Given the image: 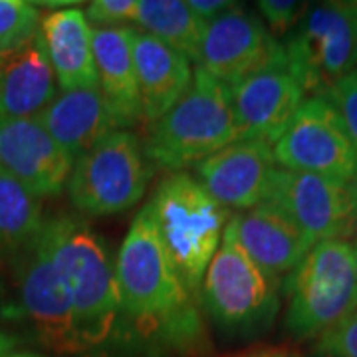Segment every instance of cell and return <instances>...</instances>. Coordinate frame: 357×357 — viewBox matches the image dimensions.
Returning a JSON list of instances; mask_svg holds the SVG:
<instances>
[{
  "mask_svg": "<svg viewBox=\"0 0 357 357\" xmlns=\"http://www.w3.org/2000/svg\"><path fill=\"white\" fill-rule=\"evenodd\" d=\"M119 314L151 344L189 349L201 342L195 300L178 278L147 203L133 218L115 264Z\"/></svg>",
  "mask_w": 357,
  "mask_h": 357,
  "instance_id": "obj_1",
  "label": "cell"
},
{
  "mask_svg": "<svg viewBox=\"0 0 357 357\" xmlns=\"http://www.w3.org/2000/svg\"><path fill=\"white\" fill-rule=\"evenodd\" d=\"M42 238L72 304L82 344L86 349L103 344L119 319V286L107 246L82 218L68 215L46 220Z\"/></svg>",
  "mask_w": 357,
  "mask_h": 357,
  "instance_id": "obj_2",
  "label": "cell"
},
{
  "mask_svg": "<svg viewBox=\"0 0 357 357\" xmlns=\"http://www.w3.org/2000/svg\"><path fill=\"white\" fill-rule=\"evenodd\" d=\"M234 141L232 91L197 68L185 96L151 123L143 151L153 167L178 173Z\"/></svg>",
  "mask_w": 357,
  "mask_h": 357,
  "instance_id": "obj_3",
  "label": "cell"
},
{
  "mask_svg": "<svg viewBox=\"0 0 357 357\" xmlns=\"http://www.w3.org/2000/svg\"><path fill=\"white\" fill-rule=\"evenodd\" d=\"M149 204L178 278L191 296L199 294L206 268L222 243L229 211L185 171L167 175Z\"/></svg>",
  "mask_w": 357,
  "mask_h": 357,
  "instance_id": "obj_4",
  "label": "cell"
},
{
  "mask_svg": "<svg viewBox=\"0 0 357 357\" xmlns=\"http://www.w3.org/2000/svg\"><path fill=\"white\" fill-rule=\"evenodd\" d=\"M286 328L298 340H318L357 310V280L351 241H321L288 274Z\"/></svg>",
  "mask_w": 357,
  "mask_h": 357,
  "instance_id": "obj_5",
  "label": "cell"
},
{
  "mask_svg": "<svg viewBox=\"0 0 357 357\" xmlns=\"http://www.w3.org/2000/svg\"><path fill=\"white\" fill-rule=\"evenodd\" d=\"M151 175L143 141L128 129H115L74 161L66 189L79 213L109 217L139 203Z\"/></svg>",
  "mask_w": 357,
  "mask_h": 357,
  "instance_id": "obj_6",
  "label": "cell"
},
{
  "mask_svg": "<svg viewBox=\"0 0 357 357\" xmlns=\"http://www.w3.org/2000/svg\"><path fill=\"white\" fill-rule=\"evenodd\" d=\"M201 302L222 330L230 333L260 332L278 314V280L256 266L225 230L222 243L201 284Z\"/></svg>",
  "mask_w": 357,
  "mask_h": 357,
  "instance_id": "obj_7",
  "label": "cell"
},
{
  "mask_svg": "<svg viewBox=\"0 0 357 357\" xmlns=\"http://www.w3.org/2000/svg\"><path fill=\"white\" fill-rule=\"evenodd\" d=\"M282 48L302 89L321 96L357 70V2H326L307 10Z\"/></svg>",
  "mask_w": 357,
  "mask_h": 357,
  "instance_id": "obj_8",
  "label": "cell"
},
{
  "mask_svg": "<svg viewBox=\"0 0 357 357\" xmlns=\"http://www.w3.org/2000/svg\"><path fill=\"white\" fill-rule=\"evenodd\" d=\"M276 165L286 171L354 183L357 151L340 115L321 96H310L300 105L280 139L272 145Z\"/></svg>",
  "mask_w": 357,
  "mask_h": 357,
  "instance_id": "obj_9",
  "label": "cell"
},
{
  "mask_svg": "<svg viewBox=\"0 0 357 357\" xmlns=\"http://www.w3.org/2000/svg\"><path fill=\"white\" fill-rule=\"evenodd\" d=\"M14 282L16 304L10 316L28 321L40 342L54 351L77 354L86 349L72 304L42 238V230L32 243L18 250Z\"/></svg>",
  "mask_w": 357,
  "mask_h": 357,
  "instance_id": "obj_10",
  "label": "cell"
},
{
  "mask_svg": "<svg viewBox=\"0 0 357 357\" xmlns=\"http://www.w3.org/2000/svg\"><path fill=\"white\" fill-rule=\"evenodd\" d=\"M298 229L312 244L333 238H351V217L356 204L354 183L276 169L268 185L266 199Z\"/></svg>",
  "mask_w": 357,
  "mask_h": 357,
  "instance_id": "obj_11",
  "label": "cell"
},
{
  "mask_svg": "<svg viewBox=\"0 0 357 357\" xmlns=\"http://www.w3.org/2000/svg\"><path fill=\"white\" fill-rule=\"evenodd\" d=\"M284 48L268 28L243 8H230L204 30L197 68L234 88L264 68L284 62Z\"/></svg>",
  "mask_w": 357,
  "mask_h": 357,
  "instance_id": "obj_12",
  "label": "cell"
},
{
  "mask_svg": "<svg viewBox=\"0 0 357 357\" xmlns=\"http://www.w3.org/2000/svg\"><path fill=\"white\" fill-rule=\"evenodd\" d=\"M236 141H264L274 145L286 131L306 91L288 70L286 60L264 68L230 88Z\"/></svg>",
  "mask_w": 357,
  "mask_h": 357,
  "instance_id": "obj_13",
  "label": "cell"
},
{
  "mask_svg": "<svg viewBox=\"0 0 357 357\" xmlns=\"http://www.w3.org/2000/svg\"><path fill=\"white\" fill-rule=\"evenodd\" d=\"M74 159L52 139L36 117L0 119V169L36 197L64 191Z\"/></svg>",
  "mask_w": 357,
  "mask_h": 357,
  "instance_id": "obj_14",
  "label": "cell"
},
{
  "mask_svg": "<svg viewBox=\"0 0 357 357\" xmlns=\"http://www.w3.org/2000/svg\"><path fill=\"white\" fill-rule=\"evenodd\" d=\"M197 181L227 211H248L266 199L276 171L272 145L264 141H234L195 165Z\"/></svg>",
  "mask_w": 357,
  "mask_h": 357,
  "instance_id": "obj_15",
  "label": "cell"
},
{
  "mask_svg": "<svg viewBox=\"0 0 357 357\" xmlns=\"http://www.w3.org/2000/svg\"><path fill=\"white\" fill-rule=\"evenodd\" d=\"M227 232L266 274H292L314 246L302 230L272 204L260 203L229 218Z\"/></svg>",
  "mask_w": 357,
  "mask_h": 357,
  "instance_id": "obj_16",
  "label": "cell"
},
{
  "mask_svg": "<svg viewBox=\"0 0 357 357\" xmlns=\"http://www.w3.org/2000/svg\"><path fill=\"white\" fill-rule=\"evenodd\" d=\"M60 93L38 34L0 50V119L38 117Z\"/></svg>",
  "mask_w": 357,
  "mask_h": 357,
  "instance_id": "obj_17",
  "label": "cell"
},
{
  "mask_svg": "<svg viewBox=\"0 0 357 357\" xmlns=\"http://www.w3.org/2000/svg\"><path fill=\"white\" fill-rule=\"evenodd\" d=\"M133 60L139 84L141 114L153 123L185 96L192 82L191 62L137 28L131 30Z\"/></svg>",
  "mask_w": 357,
  "mask_h": 357,
  "instance_id": "obj_18",
  "label": "cell"
},
{
  "mask_svg": "<svg viewBox=\"0 0 357 357\" xmlns=\"http://www.w3.org/2000/svg\"><path fill=\"white\" fill-rule=\"evenodd\" d=\"M131 30V26L93 28V60L98 72V88L119 129L133 128L143 119Z\"/></svg>",
  "mask_w": 357,
  "mask_h": 357,
  "instance_id": "obj_19",
  "label": "cell"
},
{
  "mask_svg": "<svg viewBox=\"0 0 357 357\" xmlns=\"http://www.w3.org/2000/svg\"><path fill=\"white\" fill-rule=\"evenodd\" d=\"M36 119L74 161L119 129L100 88L60 91Z\"/></svg>",
  "mask_w": 357,
  "mask_h": 357,
  "instance_id": "obj_20",
  "label": "cell"
},
{
  "mask_svg": "<svg viewBox=\"0 0 357 357\" xmlns=\"http://www.w3.org/2000/svg\"><path fill=\"white\" fill-rule=\"evenodd\" d=\"M40 36L60 91L98 88L93 28L79 8H60L40 20Z\"/></svg>",
  "mask_w": 357,
  "mask_h": 357,
  "instance_id": "obj_21",
  "label": "cell"
},
{
  "mask_svg": "<svg viewBox=\"0 0 357 357\" xmlns=\"http://www.w3.org/2000/svg\"><path fill=\"white\" fill-rule=\"evenodd\" d=\"M137 30L161 40L169 48L199 64L206 24L201 22L187 2L181 0H137Z\"/></svg>",
  "mask_w": 357,
  "mask_h": 357,
  "instance_id": "obj_22",
  "label": "cell"
},
{
  "mask_svg": "<svg viewBox=\"0 0 357 357\" xmlns=\"http://www.w3.org/2000/svg\"><path fill=\"white\" fill-rule=\"evenodd\" d=\"M44 222L40 197L0 169V248L18 252L38 236Z\"/></svg>",
  "mask_w": 357,
  "mask_h": 357,
  "instance_id": "obj_23",
  "label": "cell"
},
{
  "mask_svg": "<svg viewBox=\"0 0 357 357\" xmlns=\"http://www.w3.org/2000/svg\"><path fill=\"white\" fill-rule=\"evenodd\" d=\"M40 30V10L24 0H0V50L32 38Z\"/></svg>",
  "mask_w": 357,
  "mask_h": 357,
  "instance_id": "obj_24",
  "label": "cell"
},
{
  "mask_svg": "<svg viewBox=\"0 0 357 357\" xmlns=\"http://www.w3.org/2000/svg\"><path fill=\"white\" fill-rule=\"evenodd\" d=\"M321 98L332 105L335 114L340 115L349 139L357 151V70L335 82L328 88Z\"/></svg>",
  "mask_w": 357,
  "mask_h": 357,
  "instance_id": "obj_25",
  "label": "cell"
},
{
  "mask_svg": "<svg viewBox=\"0 0 357 357\" xmlns=\"http://www.w3.org/2000/svg\"><path fill=\"white\" fill-rule=\"evenodd\" d=\"M318 357H357V310L318 337Z\"/></svg>",
  "mask_w": 357,
  "mask_h": 357,
  "instance_id": "obj_26",
  "label": "cell"
},
{
  "mask_svg": "<svg viewBox=\"0 0 357 357\" xmlns=\"http://www.w3.org/2000/svg\"><path fill=\"white\" fill-rule=\"evenodd\" d=\"M137 0H93L88 4L86 18L93 28H123L135 22Z\"/></svg>",
  "mask_w": 357,
  "mask_h": 357,
  "instance_id": "obj_27",
  "label": "cell"
},
{
  "mask_svg": "<svg viewBox=\"0 0 357 357\" xmlns=\"http://www.w3.org/2000/svg\"><path fill=\"white\" fill-rule=\"evenodd\" d=\"M256 6L276 32H286L300 20L306 4L294 2V0H262Z\"/></svg>",
  "mask_w": 357,
  "mask_h": 357,
  "instance_id": "obj_28",
  "label": "cell"
},
{
  "mask_svg": "<svg viewBox=\"0 0 357 357\" xmlns=\"http://www.w3.org/2000/svg\"><path fill=\"white\" fill-rule=\"evenodd\" d=\"M187 4H189L192 14L204 24L217 20L218 16H222L227 10L234 8V4L229 0H189Z\"/></svg>",
  "mask_w": 357,
  "mask_h": 357,
  "instance_id": "obj_29",
  "label": "cell"
},
{
  "mask_svg": "<svg viewBox=\"0 0 357 357\" xmlns=\"http://www.w3.org/2000/svg\"><path fill=\"white\" fill-rule=\"evenodd\" d=\"M241 357H290L288 356V351L286 349H282V347H270V349H256V351H250V354H246V356Z\"/></svg>",
  "mask_w": 357,
  "mask_h": 357,
  "instance_id": "obj_30",
  "label": "cell"
},
{
  "mask_svg": "<svg viewBox=\"0 0 357 357\" xmlns=\"http://www.w3.org/2000/svg\"><path fill=\"white\" fill-rule=\"evenodd\" d=\"M13 347H14L13 337H8L6 333L0 332V357L10 356V354H13Z\"/></svg>",
  "mask_w": 357,
  "mask_h": 357,
  "instance_id": "obj_31",
  "label": "cell"
},
{
  "mask_svg": "<svg viewBox=\"0 0 357 357\" xmlns=\"http://www.w3.org/2000/svg\"><path fill=\"white\" fill-rule=\"evenodd\" d=\"M356 191V204H354V217H351V241H357V181H354Z\"/></svg>",
  "mask_w": 357,
  "mask_h": 357,
  "instance_id": "obj_32",
  "label": "cell"
},
{
  "mask_svg": "<svg viewBox=\"0 0 357 357\" xmlns=\"http://www.w3.org/2000/svg\"><path fill=\"white\" fill-rule=\"evenodd\" d=\"M354 246V264H356V280H357V241H351Z\"/></svg>",
  "mask_w": 357,
  "mask_h": 357,
  "instance_id": "obj_33",
  "label": "cell"
},
{
  "mask_svg": "<svg viewBox=\"0 0 357 357\" xmlns=\"http://www.w3.org/2000/svg\"><path fill=\"white\" fill-rule=\"evenodd\" d=\"M6 357H40L36 354H30V351H22V354H10V356Z\"/></svg>",
  "mask_w": 357,
  "mask_h": 357,
  "instance_id": "obj_34",
  "label": "cell"
},
{
  "mask_svg": "<svg viewBox=\"0 0 357 357\" xmlns=\"http://www.w3.org/2000/svg\"><path fill=\"white\" fill-rule=\"evenodd\" d=\"M294 357H300V356H294Z\"/></svg>",
  "mask_w": 357,
  "mask_h": 357,
  "instance_id": "obj_35",
  "label": "cell"
},
{
  "mask_svg": "<svg viewBox=\"0 0 357 357\" xmlns=\"http://www.w3.org/2000/svg\"><path fill=\"white\" fill-rule=\"evenodd\" d=\"M356 181H357V178H356Z\"/></svg>",
  "mask_w": 357,
  "mask_h": 357,
  "instance_id": "obj_36",
  "label": "cell"
}]
</instances>
